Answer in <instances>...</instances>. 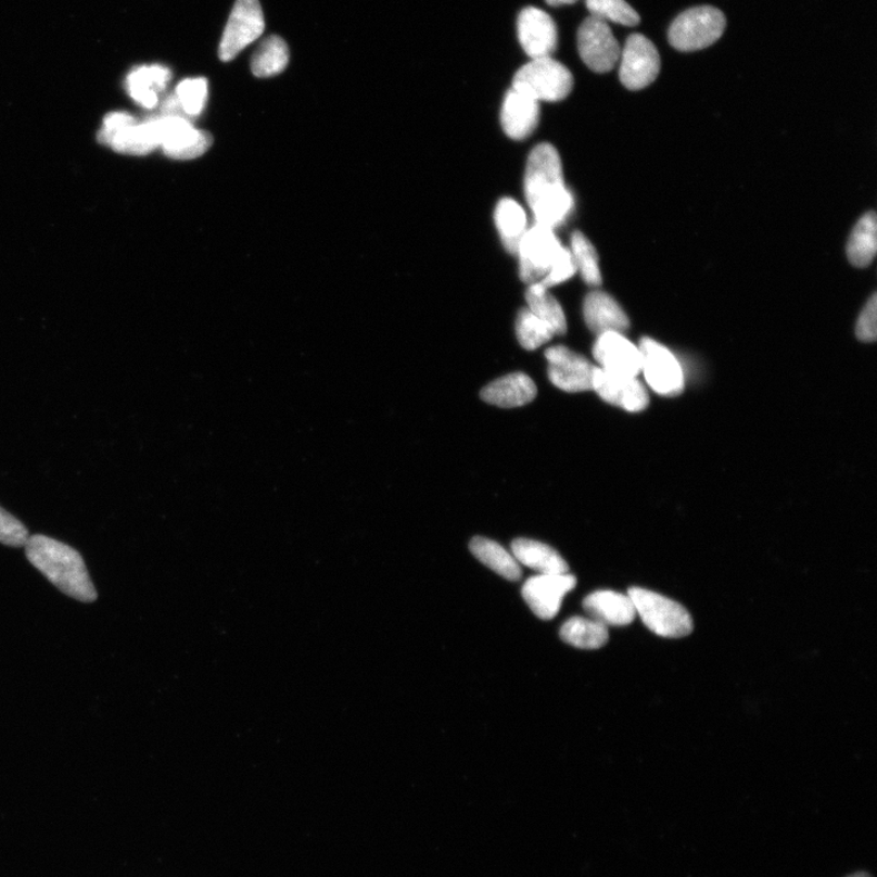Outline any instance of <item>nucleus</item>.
<instances>
[{
	"label": "nucleus",
	"instance_id": "a211bd4d",
	"mask_svg": "<svg viewBox=\"0 0 877 877\" xmlns=\"http://www.w3.org/2000/svg\"><path fill=\"white\" fill-rule=\"evenodd\" d=\"M541 105L534 98L511 88L507 92L501 107V126L505 134L523 141L530 137L539 124Z\"/></svg>",
	"mask_w": 877,
	"mask_h": 877
},
{
	"label": "nucleus",
	"instance_id": "ddd939ff",
	"mask_svg": "<svg viewBox=\"0 0 877 877\" xmlns=\"http://www.w3.org/2000/svg\"><path fill=\"white\" fill-rule=\"evenodd\" d=\"M548 378L567 393L593 391L595 366L586 358L565 346H554L545 353Z\"/></svg>",
	"mask_w": 877,
	"mask_h": 877
},
{
	"label": "nucleus",
	"instance_id": "bb28decb",
	"mask_svg": "<svg viewBox=\"0 0 877 877\" xmlns=\"http://www.w3.org/2000/svg\"><path fill=\"white\" fill-rule=\"evenodd\" d=\"M561 639L576 649H601L607 641L608 626L593 620V618L573 617L561 627Z\"/></svg>",
	"mask_w": 877,
	"mask_h": 877
},
{
	"label": "nucleus",
	"instance_id": "9b49d317",
	"mask_svg": "<svg viewBox=\"0 0 877 877\" xmlns=\"http://www.w3.org/2000/svg\"><path fill=\"white\" fill-rule=\"evenodd\" d=\"M620 78L630 91H640L656 81L661 72V56L649 38L634 34L621 52Z\"/></svg>",
	"mask_w": 877,
	"mask_h": 877
},
{
	"label": "nucleus",
	"instance_id": "cd10ccee",
	"mask_svg": "<svg viewBox=\"0 0 877 877\" xmlns=\"http://www.w3.org/2000/svg\"><path fill=\"white\" fill-rule=\"evenodd\" d=\"M289 63V48L284 39L270 36L264 39L252 58V72L256 77L266 78L282 74Z\"/></svg>",
	"mask_w": 877,
	"mask_h": 877
},
{
	"label": "nucleus",
	"instance_id": "72a5a7b5",
	"mask_svg": "<svg viewBox=\"0 0 877 877\" xmlns=\"http://www.w3.org/2000/svg\"><path fill=\"white\" fill-rule=\"evenodd\" d=\"M27 528L15 516L0 507V544L10 547H23L28 541Z\"/></svg>",
	"mask_w": 877,
	"mask_h": 877
},
{
	"label": "nucleus",
	"instance_id": "4c0bfd02",
	"mask_svg": "<svg viewBox=\"0 0 877 877\" xmlns=\"http://www.w3.org/2000/svg\"><path fill=\"white\" fill-rule=\"evenodd\" d=\"M849 877H872V876L869 874H866V873H859V874H854V875L849 876Z\"/></svg>",
	"mask_w": 877,
	"mask_h": 877
},
{
	"label": "nucleus",
	"instance_id": "c9c22d12",
	"mask_svg": "<svg viewBox=\"0 0 877 877\" xmlns=\"http://www.w3.org/2000/svg\"><path fill=\"white\" fill-rule=\"evenodd\" d=\"M877 295L873 294L856 322L855 334L862 342H874L877 335Z\"/></svg>",
	"mask_w": 877,
	"mask_h": 877
},
{
	"label": "nucleus",
	"instance_id": "39448f33",
	"mask_svg": "<svg viewBox=\"0 0 877 877\" xmlns=\"http://www.w3.org/2000/svg\"><path fill=\"white\" fill-rule=\"evenodd\" d=\"M725 27L726 18L720 9L696 7L674 20L668 38L676 51L696 52L714 45L723 36Z\"/></svg>",
	"mask_w": 877,
	"mask_h": 877
},
{
	"label": "nucleus",
	"instance_id": "c85d7f7f",
	"mask_svg": "<svg viewBox=\"0 0 877 877\" xmlns=\"http://www.w3.org/2000/svg\"><path fill=\"white\" fill-rule=\"evenodd\" d=\"M528 310L550 327L555 335L567 332V320L562 306L548 293V289L539 283L531 284L526 294Z\"/></svg>",
	"mask_w": 877,
	"mask_h": 877
},
{
	"label": "nucleus",
	"instance_id": "7c9ffc66",
	"mask_svg": "<svg viewBox=\"0 0 877 877\" xmlns=\"http://www.w3.org/2000/svg\"><path fill=\"white\" fill-rule=\"evenodd\" d=\"M516 333L525 351H535L555 336L552 329L528 308H523L517 317Z\"/></svg>",
	"mask_w": 877,
	"mask_h": 877
},
{
	"label": "nucleus",
	"instance_id": "5701e85b",
	"mask_svg": "<svg viewBox=\"0 0 877 877\" xmlns=\"http://www.w3.org/2000/svg\"><path fill=\"white\" fill-rule=\"evenodd\" d=\"M516 561L539 574H564L570 571L567 562L551 546L530 539L512 543Z\"/></svg>",
	"mask_w": 877,
	"mask_h": 877
},
{
	"label": "nucleus",
	"instance_id": "f257e3e1",
	"mask_svg": "<svg viewBox=\"0 0 877 877\" xmlns=\"http://www.w3.org/2000/svg\"><path fill=\"white\" fill-rule=\"evenodd\" d=\"M525 196L536 225L560 227L574 208V198L563 181L560 154L551 144L536 145L528 157Z\"/></svg>",
	"mask_w": 877,
	"mask_h": 877
},
{
	"label": "nucleus",
	"instance_id": "473e14b6",
	"mask_svg": "<svg viewBox=\"0 0 877 877\" xmlns=\"http://www.w3.org/2000/svg\"><path fill=\"white\" fill-rule=\"evenodd\" d=\"M207 91L205 78H188L177 86L175 98L185 116L195 117L203 113Z\"/></svg>",
	"mask_w": 877,
	"mask_h": 877
},
{
	"label": "nucleus",
	"instance_id": "412c9836",
	"mask_svg": "<svg viewBox=\"0 0 877 877\" xmlns=\"http://www.w3.org/2000/svg\"><path fill=\"white\" fill-rule=\"evenodd\" d=\"M536 393V385L531 377L524 373H512L498 378L495 382L486 385L481 396L487 404L503 408H513L532 403Z\"/></svg>",
	"mask_w": 877,
	"mask_h": 877
},
{
	"label": "nucleus",
	"instance_id": "6ab92c4d",
	"mask_svg": "<svg viewBox=\"0 0 877 877\" xmlns=\"http://www.w3.org/2000/svg\"><path fill=\"white\" fill-rule=\"evenodd\" d=\"M585 323L597 335L607 332L623 333L631 326L623 308L611 295L593 292L584 302Z\"/></svg>",
	"mask_w": 877,
	"mask_h": 877
},
{
	"label": "nucleus",
	"instance_id": "f704fd0d",
	"mask_svg": "<svg viewBox=\"0 0 877 877\" xmlns=\"http://www.w3.org/2000/svg\"><path fill=\"white\" fill-rule=\"evenodd\" d=\"M575 265L570 249L563 247L550 272L539 283L546 289L561 284L575 275Z\"/></svg>",
	"mask_w": 877,
	"mask_h": 877
},
{
	"label": "nucleus",
	"instance_id": "423d86ee",
	"mask_svg": "<svg viewBox=\"0 0 877 877\" xmlns=\"http://www.w3.org/2000/svg\"><path fill=\"white\" fill-rule=\"evenodd\" d=\"M99 141L114 151L129 155H145L161 147L156 117L137 123L132 115L113 113L105 117Z\"/></svg>",
	"mask_w": 877,
	"mask_h": 877
},
{
	"label": "nucleus",
	"instance_id": "c756f323",
	"mask_svg": "<svg viewBox=\"0 0 877 877\" xmlns=\"http://www.w3.org/2000/svg\"><path fill=\"white\" fill-rule=\"evenodd\" d=\"M571 254L576 272H580L583 281L589 285L597 287L602 283L599 265V255L596 249L582 232H574L571 239Z\"/></svg>",
	"mask_w": 877,
	"mask_h": 877
},
{
	"label": "nucleus",
	"instance_id": "20e7f679",
	"mask_svg": "<svg viewBox=\"0 0 877 877\" xmlns=\"http://www.w3.org/2000/svg\"><path fill=\"white\" fill-rule=\"evenodd\" d=\"M573 75L552 56L534 59L518 69L512 88L531 96L537 102H561L571 94Z\"/></svg>",
	"mask_w": 877,
	"mask_h": 877
},
{
	"label": "nucleus",
	"instance_id": "6e6552de",
	"mask_svg": "<svg viewBox=\"0 0 877 877\" xmlns=\"http://www.w3.org/2000/svg\"><path fill=\"white\" fill-rule=\"evenodd\" d=\"M562 251L554 229L541 225L528 229L517 252L522 281L530 285L541 283Z\"/></svg>",
	"mask_w": 877,
	"mask_h": 877
},
{
	"label": "nucleus",
	"instance_id": "e433bc0d",
	"mask_svg": "<svg viewBox=\"0 0 877 877\" xmlns=\"http://www.w3.org/2000/svg\"><path fill=\"white\" fill-rule=\"evenodd\" d=\"M545 2L550 7H562L575 4L580 0H545Z\"/></svg>",
	"mask_w": 877,
	"mask_h": 877
},
{
	"label": "nucleus",
	"instance_id": "4468645a",
	"mask_svg": "<svg viewBox=\"0 0 877 877\" xmlns=\"http://www.w3.org/2000/svg\"><path fill=\"white\" fill-rule=\"evenodd\" d=\"M576 586V577L570 573L539 574L523 585V599L536 617L551 621L561 610L563 599Z\"/></svg>",
	"mask_w": 877,
	"mask_h": 877
},
{
	"label": "nucleus",
	"instance_id": "9d476101",
	"mask_svg": "<svg viewBox=\"0 0 877 877\" xmlns=\"http://www.w3.org/2000/svg\"><path fill=\"white\" fill-rule=\"evenodd\" d=\"M639 348L641 371L652 391L663 396L679 395L685 382L683 367L670 348L650 338H644Z\"/></svg>",
	"mask_w": 877,
	"mask_h": 877
},
{
	"label": "nucleus",
	"instance_id": "2f4dec72",
	"mask_svg": "<svg viewBox=\"0 0 877 877\" xmlns=\"http://www.w3.org/2000/svg\"><path fill=\"white\" fill-rule=\"evenodd\" d=\"M590 16L618 25L634 27L640 24V15L625 0H586Z\"/></svg>",
	"mask_w": 877,
	"mask_h": 877
},
{
	"label": "nucleus",
	"instance_id": "393cba45",
	"mask_svg": "<svg viewBox=\"0 0 877 877\" xmlns=\"http://www.w3.org/2000/svg\"><path fill=\"white\" fill-rule=\"evenodd\" d=\"M470 548L478 561L490 567L491 570L505 577V580L511 582L521 580L522 570L520 563L500 544L476 536L471 542Z\"/></svg>",
	"mask_w": 877,
	"mask_h": 877
},
{
	"label": "nucleus",
	"instance_id": "aec40b11",
	"mask_svg": "<svg viewBox=\"0 0 877 877\" xmlns=\"http://www.w3.org/2000/svg\"><path fill=\"white\" fill-rule=\"evenodd\" d=\"M583 606L593 620L606 626L630 625L637 615L630 595L611 590L590 594L584 600Z\"/></svg>",
	"mask_w": 877,
	"mask_h": 877
},
{
	"label": "nucleus",
	"instance_id": "0eeeda50",
	"mask_svg": "<svg viewBox=\"0 0 877 877\" xmlns=\"http://www.w3.org/2000/svg\"><path fill=\"white\" fill-rule=\"evenodd\" d=\"M265 31V17L258 0H237L219 42L218 56L231 62Z\"/></svg>",
	"mask_w": 877,
	"mask_h": 877
},
{
	"label": "nucleus",
	"instance_id": "f03ea898",
	"mask_svg": "<svg viewBox=\"0 0 877 877\" xmlns=\"http://www.w3.org/2000/svg\"><path fill=\"white\" fill-rule=\"evenodd\" d=\"M25 552L29 563L60 592L81 602L97 600L98 594L84 558L74 547L53 537L35 534L28 537Z\"/></svg>",
	"mask_w": 877,
	"mask_h": 877
},
{
	"label": "nucleus",
	"instance_id": "a878e982",
	"mask_svg": "<svg viewBox=\"0 0 877 877\" xmlns=\"http://www.w3.org/2000/svg\"><path fill=\"white\" fill-rule=\"evenodd\" d=\"M876 252V214L870 212L865 214L853 228L849 244H847V256L853 266L864 268L874 262Z\"/></svg>",
	"mask_w": 877,
	"mask_h": 877
},
{
	"label": "nucleus",
	"instance_id": "7ed1b4c3",
	"mask_svg": "<svg viewBox=\"0 0 877 877\" xmlns=\"http://www.w3.org/2000/svg\"><path fill=\"white\" fill-rule=\"evenodd\" d=\"M627 595L636 614L653 634L666 639H681L692 633V618L683 605L643 587H631Z\"/></svg>",
	"mask_w": 877,
	"mask_h": 877
},
{
	"label": "nucleus",
	"instance_id": "4be33fe9",
	"mask_svg": "<svg viewBox=\"0 0 877 877\" xmlns=\"http://www.w3.org/2000/svg\"><path fill=\"white\" fill-rule=\"evenodd\" d=\"M171 78V72L162 65L137 67L127 77L128 93L139 105L153 109L158 103V96L165 91Z\"/></svg>",
	"mask_w": 877,
	"mask_h": 877
},
{
	"label": "nucleus",
	"instance_id": "f3484780",
	"mask_svg": "<svg viewBox=\"0 0 877 877\" xmlns=\"http://www.w3.org/2000/svg\"><path fill=\"white\" fill-rule=\"evenodd\" d=\"M594 357L606 372L626 377H637L641 372L640 348L623 333L607 332L597 335Z\"/></svg>",
	"mask_w": 877,
	"mask_h": 877
},
{
	"label": "nucleus",
	"instance_id": "dca6fc26",
	"mask_svg": "<svg viewBox=\"0 0 877 877\" xmlns=\"http://www.w3.org/2000/svg\"><path fill=\"white\" fill-rule=\"evenodd\" d=\"M593 391L603 402L630 412L644 411L650 402L646 387L636 377L613 374L600 367L595 368Z\"/></svg>",
	"mask_w": 877,
	"mask_h": 877
},
{
	"label": "nucleus",
	"instance_id": "2eb2a0df",
	"mask_svg": "<svg viewBox=\"0 0 877 877\" xmlns=\"http://www.w3.org/2000/svg\"><path fill=\"white\" fill-rule=\"evenodd\" d=\"M518 39L532 60L552 56L558 43L557 26L542 9L528 7L517 22Z\"/></svg>",
	"mask_w": 877,
	"mask_h": 877
},
{
	"label": "nucleus",
	"instance_id": "1a4fd4ad",
	"mask_svg": "<svg viewBox=\"0 0 877 877\" xmlns=\"http://www.w3.org/2000/svg\"><path fill=\"white\" fill-rule=\"evenodd\" d=\"M576 43L583 63L594 73H610L620 62L622 48L611 27L600 18L584 20L577 29Z\"/></svg>",
	"mask_w": 877,
	"mask_h": 877
},
{
	"label": "nucleus",
	"instance_id": "f8f14e48",
	"mask_svg": "<svg viewBox=\"0 0 877 877\" xmlns=\"http://www.w3.org/2000/svg\"><path fill=\"white\" fill-rule=\"evenodd\" d=\"M156 123L161 147L176 161L202 156L213 144V137L196 129L187 117L163 115L156 118Z\"/></svg>",
	"mask_w": 877,
	"mask_h": 877
},
{
	"label": "nucleus",
	"instance_id": "b1692460",
	"mask_svg": "<svg viewBox=\"0 0 877 877\" xmlns=\"http://www.w3.org/2000/svg\"><path fill=\"white\" fill-rule=\"evenodd\" d=\"M495 223L506 251L517 255L518 247L530 229L524 208L513 199L505 198L496 206Z\"/></svg>",
	"mask_w": 877,
	"mask_h": 877
}]
</instances>
